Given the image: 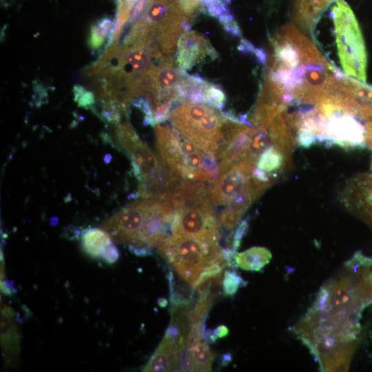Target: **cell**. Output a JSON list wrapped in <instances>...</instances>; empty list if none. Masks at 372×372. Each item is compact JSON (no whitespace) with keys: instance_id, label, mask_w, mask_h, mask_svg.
Segmentation results:
<instances>
[{"instance_id":"44dd1931","label":"cell","mask_w":372,"mask_h":372,"mask_svg":"<svg viewBox=\"0 0 372 372\" xmlns=\"http://www.w3.org/2000/svg\"><path fill=\"white\" fill-rule=\"evenodd\" d=\"M226 99L225 93L220 86L207 83L203 91V103L214 109L222 110Z\"/></svg>"},{"instance_id":"e0dca14e","label":"cell","mask_w":372,"mask_h":372,"mask_svg":"<svg viewBox=\"0 0 372 372\" xmlns=\"http://www.w3.org/2000/svg\"><path fill=\"white\" fill-rule=\"evenodd\" d=\"M111 242L110 236L101 228L86 229L81 235L83 250L93 258H101L104 249Z\"/></svg>"},{"instance_id":"7c38bea8","label":"cell","mask_w":372,"mask_h":372,"mask_svg":"<svg viewBox=\"0 0 372 372\" xmlns=\"http://www.w3.org/2000/svg\"><path fill=\"white\" fill-rule=\"evenodd\" d=\"M254 130L251 126L243 124L226 143L218 158L220 175L244 161Z\"/></svg>"},{"instance_id":"f1b7e54d","label":"cell","mask_w":372,"mask_h":372,"mask_svg":"<svg viewBox=\"0 0 372 372\" xmlns=\"http://www.w3.org/2000/svg\"><path fill=\"white\" fill-rule=\"evenodd\" d=\"M224 30L232 37H240L241 34L240 29L238 23L231 21L223 25Z\"/></svg>"},{"instance_id":"52a82bcc","label":"cell","mask_w":372,"mask_h":372,"mask_svg":"<svg viewBox=\"0 0 372 372\" xmlns=\"http://www.w3.org/2000/svg\"><path fill=\"white\" fill-rule=\"evenodd\" d=\"M155 201V198H149L136 200L103 223L101 228L115 242L134 245Z\"/></svg>"},{"instance_id":"8992f818","label":"cell","mask_w":372,"mask_h":372,"mask_svg":"<svg viewBox=\"0 0 372 372\" xmlns=\"http://www.w3.org/2000/svg\"><path fill=\"white\" fill-rule=\"evenodd\" d=\"M116 136L119 147L130 158L132 172L139 183L157 178L169 169L161 156L140 139L129 123L118 125Z\"/></svg>"},{"instance_id":"74e56055","label":"cell","mask_w":372,"mask_h":372,"mask_svg":"<svg viewBox=\"0 0 372 372\" xmlns=\"http://www.w3.org/2000/svg\"><path fill=\"white\" fill-rule=\"evenodd\" d=\"M158 304L161 307L164 308L167 306L168 300L165 298H159L158 299Z\"/></svg>"},{"instance_id":"d4e9b609","label":"cell","mask_w":372,"mask_h":372,"mask_svg":"<svg viewBox=\"0 0 372 372\" xmlns=\"http://www.w3.org/2000/svg\"><path fill=\"white\" fill-rule=\"evenodd\" d=\"M171 109H172V105L168 102L160 103L152 108L156 125L160 124L169 118Z\"/></svg>"},{"instance_id":"ba28073f","label":"cell","mask_w":372,"mask_h":372,"mask_svg":"<svg viewBox=\"0 0 372 372\" xmlns=\"http://www.w3.org/2000/svg\"><path fill=\"white\" fill-rule=\"evenodd\" d=\"M255 167L240 162L221 174L214 183L211 192L214 207L227 205L233 198L253 184L257 180L253 175Z\"/></svg>"},{"instance_id":"e575fe53","label":"cell","mask_w":372,"mask_h":372,"mask_svg":"<svg viewBox=\"0 0 372 372\" xmlns=\"http://www.w3.org/2000/svg\"><path fill=\"white\" fill-rule=\"evenodd\" d=\"M218 19L222 25H224L234 21V16L231 12H227L219 17Z\"/></svg>"},{"instance_id":"7402d4cb","label":"cell","mask_w":372,"mask_h":372,"mask_svg":"<svg viewBox=\"0 0 372 372\" xmlns=\"http://www.w3.org/2000/svg\"><path fill=\"white\" fill-rule=\"evenodd\" d=\"M245 285V280L235 271H225L222 285L223 293L225 296H233L240 287Z\"/></svg>"},{"instance_id":"d590c367","label":"cell","mask_w":372,"mask_h":372,"mask_svg":"<svg viewBox=\"0 0 372 372\" xmlns=\"http://www.w3.org/2000/svg\"><path fill=\"white\" fill-rule=\"evenodd\" d=\"M232 360L231 354L229 353H224L220 358V364L222 366H225L228 365Z\"/></svg>"},{"instance_id":"4316f807","label":"cell","mask_w":372,"mask_h":372,"mask_svg":"<svg viewBox=\"0 0 372 372\" xmlns=\"http://www.w3.org/2000/svg\"><path fill=\"white\" fill-rule=\"evenodd\" d=\"M132 105L138 108L144 114L145 116H153V110L150 102L143 97H136L134 99Z\"/></svg>"},{"instance_id":"8d00e7d4","label":"cell","mask_w":372,"mask_h":372,"mask_svg":"<svg viewBox=\"0 0 372 372\" xmlns=\"http://www.w3.org/2000/svg\"><path fill=\"white\" fill-rule=\"evenodd\" d=\"M219 1L220 0H201L200 6L203 9H205L206 7H207L210 4ZM223 1H226V0H223Z\"/></svg>"},{"instance_id":"603a6c76","label":"cell","mask_w":372,"mask_h":372,"mask_svg":"<svg viewBox=\"0 0 372 372\" xmlns=\"http://www.w3.org/2000/svg\"><path fill=\"white\" fill-rule=\"evenodd\" d=\"M74 100L79 107L85 109H91L96 103L94 94L81 85H74L73 87Z\"/></svg>"},{"instance_id":"f35d334b","label":"cell","mask_w":372,"mask_h":372,"mask_svg":"<svg viewBox=\"0 0 372 372\" xmlns=\"http://www.w3.org/2000/svg\"><path fill=\"white\" fill-rule=\"evenodd\" d=\"M111 158L112 157H111V156L110 154H106L105 158H104V160H105V163H109L110 161L111 160Z\"/></svg>"},{"instance_id":"30bf717a","label":"cell","mask_w":372,"mask_h":372,"mask_svg":"<svg viewBox=\"0 0 372 372\" xmlns=\"http://www.w3.org/2000/svg\"><path fill=\"white\" fill-rule=\"evenodd\" d=\"M271 185L256 180L246 189L233 198L219 215L220 223L227 230L239 223L240 218L251 204Z\"/></svg>"},{"instance_id":"9a60e30c","label":"cell","mask_w":372,"mask_h":372,"mask_svg":"<svg viewBox=\"0 0 372 372\" xmlns=\"http://www.w3.org/2000/svg\"><path fill=\"white\" fill-rule=\"evenodd\" d=\"M181 353L161 342L143 371H172L178 368Z\"/></svg>"},{"instance_id":"d6986e66","label":"cell","mask_w":372,"mask_h":372,"mask_svg":"<svg viewBox=\"0 0 372 372\" xmlns=\"http://www.w3.org/2000/svg\"><path fill=\"white\" fill-rule=\"evenodd\" d=\"M271 251L263 247H253L237 254V266L245 271H259L271 260Z\"/></svg>"},{"instance_id":"83f0119b","label":"cell","mask_w":372,"mask_h":372,"mask_svg":"<svg viewBox=\"0 0 372 372\" xmlns=\"http://www.w3.org/2000/svg\"><path fill=\"white\" fill-rule=\"evenodd\" d=\"M147 0H138L134 10H132L130 17L128 19V23H132L135 21L143 10L145 9Z\"/></svg>"},{"instance_id":"836d02e7","label":"cell","mask_w":372,"mask_h":372,"mask_svg":"<svg viewBox=\"0 0 372 372\" xmlns=\"http://www.w3.org/2000/svg\"><path fill=\"white\" fill-rule=\"evenodd\" d=\"M254 54L259 63L265 64L267 62V56L265 52L261 48L256 49Z\"/></svg>"},{"instance_id":"ac0fdd59","label":"cell","mask_w":372,"mask_h":372,"mask_svg":"<svg viewBox=\"0 0 372 372\" xmlns=\"http://www.w3.org/2000/svg\"><path fill=\"white\" fill-rule=\"evenodd\" d=\"M289 155L275 146L266 149L258 158L256 167L265 172L274 180L286 167Z\"/></svg>"},{"instance_id":"f546056e","label":"cell","mask_w":372,"mask_h":372,"mask_svg":"<svg viewBox=\"0 0 372 372\" xmlns=\"http://www.w3.org/2000/svg\"><path fill=\"white\" fill-rule=\"evenodd\" d=\"M129 250L132 254L137 256H147L152 254V250L147 247H137L132 245H128Z\"/></svg>"},{"instance_id":"9c48e42d","label":"cell","mask_w":372,"mask_h":372,"mask_svg":"<svg viewBox=\"0 0 372 372\" xmlns=\"http://www.w3.org/2000/svg\"><path fill=\"white\" fill-rule=\"evenodd\" d=\"M342 200L372 226V174L359 175L349 181L342 192Z\"/></svg>"},{"instance_id":"ffe728a7","label":"cell","mask_w":372,"mask_h":372,"mask_svg":"<svg viewBox=\"0 0 372 372\" xmlns=\"http://www.w3.org/2000/svg\"><path fill=\"white\" fill-rule=\"evenodd\" d=\"M113 23L112 19L106 17L101 19L92 25L88 41L91 49L97 50L101 47L113 29Z\"/></svg>"},{"instance_id":"5bb4252c","label":"cell","mask_w":372,"mask_h":372,"mask_svg":"<svg viewBox=\"0 0 372 372\" xmlns=\"http://www.w3.org/2000/svg\"><path fill=\"white\" fill-rule=\"evenodd\" d=\"M336 1L295 0L292 14L293 19L299 28L310 31L324 9Z\"/></svg>"},{"instance_id":"5b68a950","label":"cell","mask_w":372,"mask_h":372,"mask_svg":"<svg viewBox=\"0 0 372 372\" xmlns=\"http://www.w3.org/2000/svg\"><path fill=\"white\" fill-rule=\"evenodd\" d=\"M172 234L219 243L220 222L214 211L210 196L185 200L173 205Z\"/></svg>"},{"instance_id":"277c9868","label":"cell","mask_w":372,"mask_h":372,"mask_svg":"<svg viewBox=\"0 0 372 372\" xmlns=\"http://www.w3.org/2000/svg\"><path fill=\"white\" fill-rule=\"evenodd\" d=\"M338 56L344 72L365 82L366 54L357 19L344 0H337L331 10Z\"/></svg>"},{"instance_id":"6da1fadb","label":"cell","mask_w":372,"mask_h":372,"mask_svg":"<svg viewBox=\"0 0 372 372\" xmlns=\"http://www.w3.org/2000/svg\"><path fill=\"white\" fill-rule=\"evenodd\" d=\"M156 138L159 154L178 176L212 183L218 180L220 169L216 157L198 149L177 128L158 125Z\"/></svg>"},{"instance_id":"d6a6232c","label":"cell","mask_w":372,"mask_h":372,"mask_svg":"<svg viewBox=\"0 0 372 372\" xmlns=\"http://www.w3.org/2000/svg\"><path fill=\"white\" fill-rule=\"evenodd\" d=\"M214 335L217 339L224 338L229 334V329L223 324L218 326L216 328L212 330Z\"/></svg>"},{"instance_id":"4fadbf2b","label":"cell","mask_w":372,"mask_h":372,"mask_svg":"<svg viewBox=\"0 0 372 372\" xmlns=\"http://www.w3.org/2000/svg\"><path fill=\"white\" fill-rule=\"evenodd\" d=\"M1 344L3 355L11 366L17 364L20 353V334L17 324L13 319L14 310L4 305L1 311Z\"/></svg>"},{"instance_id":"4dcf8cb0","label":"cell","mask_w":372,"mask_h":372,"mask_svg":"<svg viewBox=\"0 0 372 372\" xmlns=\"http://www.w3.org/2000/svg\"><path fill=\"white\" fill-rule=\"evenodd\" d=\"M238 49L245 54L252 53L256 50L254 46L249 41L245 39L240 40Z\"/></svg>"},{"instance_id":"1f68e13d","label":"cell","mask_w":372,"mask_h":372,"mask_svg":"<svg viewBox=\"0 0 372 372\" xmlns=\"http://www.w3.org/2000/svg\"><path fill=\"white\" fill-rule=\"evenodd\" d=\"M365 141L367 145L372 149V121H369L365 125Z\"/></svg>"},{"instance_id":"3957f363","label":"cell","mask_w":372,"mask_h":372,"mask_svg":"<svg viewBox=\"0 0 372 372\" xmlns=\"http://www.w3.org/2000/svg\"><path fill=\"white\" fill-rule=\"evenodd\" d=\"M157 252L192 287L207 267L225 262L219 243L186 236L170 235Z\"/></svg>"},{"instance_id":"cb8c5ba5","label":"cell","mask_w":372,"mask_h":372,"mask_svg":"<svg viewBox=\"0 0 372 372\" xmlns=\"http://www.w3.org/2000/svg\"><path fill=\"white\" fill-rule=\"evenodd\" d=\"M248 227L249 224L247 220L240 221L235 231L231 232L227 237L226 240L227 247L237 251L240 246L242 239L247 234Z\"/></svg>"},{"instance_id":"484cf974","label":"cell","mask_w":372,"mask_h":372,"mask_svg":"<svg viewBox=\"0 0 372 372\" xmlns=\"http://www.w3.org/2000/svg\"><path fill=\"white\" fill-rule=\"evenodd\" d=\"M120 257V254L116 246L111 242L104 249L101 259L109 265L114 264L118 261Z\"/></svg>"},{"instance_id":"8fae6325","label":"cell","mask_w":372,"mask_h":372,"mask_svg":"<svg viewBox=\"0 0 372 372\" xmlns=\"http://www.w3.org/2000/svg\"><path fill=\"white\" fill-rule=\"evenodd\" d=\"M205 54L211 58L217 56L214 48L196 32H187L179 38L177 62L180 70H190Z\"/></svg>"},{"instance_id":"7a4b0ae2","label":"cell","mask_w":372,"mask_h":372,"mask_svg":"<svg viewBox=\"0 0 372 372\" xmlns=\"http://www.w3.org/2000/svg\"><path fill=\"white\" fill-rule=\"evenodd\" d=\"M173 125L198 149L218 158L224 147L225 117L209 106L185 103L172 110Z\"/></svg>"},{"instance_id":"2e32d148","label":"cell","mask_w":372,"mask_h":372,"mask_svg":"<svg viewBox=\"0 0 372 372\" xmlns=\"http://www.w3.org/2000/svg\"><path fill=\"white\" fill-rule=\"evenodd\" d=\"M184 369L188 371H211L214 354L207 342H198L187 347Z\"/></svg>"}]
</instances>
